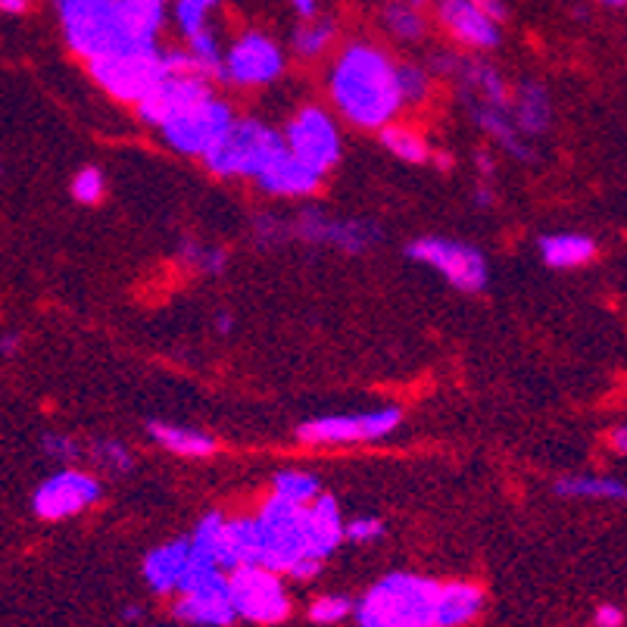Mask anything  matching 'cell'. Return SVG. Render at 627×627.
Segmentation results:
<instances>
[{
  "label": "cell",
  "mask_w": 627,
  "mask_h": 627,
  "mask_svg": "<svg viewBox=\"0 0 627 627\" xmlns=\"http://www.w3.org/2000/svg\"><path fill=\"white\" fill-rule=\"evenodd\" d=\"M437 580L394 572L353 606L360 627H437Z\"/></svg>",
  "instance_id": "cell-2"
},
{
  "label": "cell",
  "mask_w": 627,
  "mask_h": 627,
  "mask_svg": "<svg viewBox=\"0 0 627 627\" xmlns=\"http://www.w3.org/2000/svg\"><path fill=\"white\" fill-rule=\"evenodd\" d=\"M287 3H291L303 19L318 17V0H287Z\"/></svg>",
  "instance_id": "cell-45"
},
{
  "label": "cell",
  "mask_w": 627,
  "mask_h": 627,
  "mask_svg": "<svg viewBox=\"0 0 627 627\" xmlns=\"http://www.w3.org/2000/svg\"><path fill=\"white\" fill-rule=\"evenodd\" d=\"M594 625L596 627H621L625 625V611L618 609V606H611V603H606V606H599V609H596Z\"/></svg>",
  "instance_id": "cell-40"
},
{
  "label": "cell",
  "mask_w": 627,
  "mask_h": 627,
  "mask_svg": "<svg viewBox=\"0 0 627 627\" xmlns=\"http://www.w3.org/2000/svg\"><path fill=\"white\" fill-rule=\"evenodd\" d=\"M100 499V484L94 475L79 468H63L50 475L44 484H38L32 496V509L44 522H63L79 512L91 509Z\"/></svg>",
  "instance_id": "cell-13"
},
{
  "label": "cell",
  "mask_w": 627,
  "mask_h": 627,
  "mask_svg": "<svg viewBox=\"0 0 627 627\" xmlns=\"http://www.w3.org/2000/svg\"><path fill=\"white\" fill-rule=\"evenodd\" d=\"M284 153H287L284 134L269 129L260 119H234L229 132L200 160L213 175H222V179H234V175L256 179Z\"/></svg>",
  "instance_id": "cell-4"
},
{
  "label": "cell",
  "mask_w": 627,
  "mask_h": 627,
  "mask_svg": "<svg viewBox=\"0 0 627 627\" xmlns=\"http://www.w3.org/2000/svg\"><path fill=\"white\" fill-rule=\"evenodd\" d=\"M184 260H191V265H198L203 269L206 275H222L225 272V263H229V256H225V250L219 247H198V244H184Z\"/></svg>",
  "instance_id": "cell-36"
},
{
  "label": "cell",
  "mask_w": 627,
  "mask_h": 627,
  "mask_svg": "<svg viewBox=\"0 0 627 627\" xmlns=\"http://www.w3.org/2000/svg\"><path fill=\"white\" fill-rule=\"evenodd\" d=\"M556 494L572 499H625V484L603 475H568L556 481Z\"/></svg>",
  "instance_id": "cell-25"
},
{
  "label": "cell",
  "mask_w": 627,
  "mask_h": 627,
  "mask_svg": "<svg viewBox=\"0 0 627 627\" xmlns=\"http://www.w3.org/2000/svg\"><path fill=\"white\" fill-rule=\"evenodd\" d=\"M437 22L444 26L453 41L465 48L494 50L499 44V22L491 19L472 0H437Z\"/></svg>",
  "instance_id": "cell-16"
},
{
  "label": "cell",
  "mask_w": 627,
  "mask_h": 627,
  "mask_svg": "<svg viewBox=\"0 0 627 627\" xmlns=\"http://www.w3.org/2000/svg\"><path fill=\"white\" fill-rule=\"evenodd\" d=\"M22 347V337H19L17 331H7V334H0V356L3 360H13Z\"/></svg>",
  "instance_id": "cell-42"
},
{
  "label": "cell",
  "mask_w": 627,
  "mask_h": 627,
  "mask_svg": "<svg viewBox=\"0 0 627 627\" xmlns=\"http://www.w3.org/2000/svg\"><path fill=\"white\" fill-rule=\"evenodd\" d=\"M344 537L353 540V544H375V540L384 537V522L375 518V515H363V518L344 525Z\"/></svg>",
  "instance_id": "cell-38"
},
{
  "label": "cell",
  "mask_w": 627,
  "mask_h": 627,
  "mask_svg": "<svg viewBox=\"0 0 627 627\" xmlns=\"http://www.w3.org/2000/svg\"><path fill=\"white\" fill-rule=\"evenodd\" d=\"M406 3H413V7H418V3H428V0H406Z\"/></svg>",
  "instance_id": "cell-50"
},
{
  "label": "cell",
  "mask_w": 627,
  "mask_h": 627,
  "mask_svg": "<svg viewBox=\"0 0 627 627\" xmlns=\"http://www.w3.org/2000/svg\"><path fill=\"white\" fill-rule=\"evenodd\" d=\"M334 41H337V26H334L331 19L322 17L303 19V26L294 32V50H297L303 60L322 57Z\"/></svg>",
  "instance_id": "cell-28"
},
{
  "label": "cell",
  "mask_w": 627,
  "mask_h": 627,
  "mask_svg": "<svg viewBox=\"0 0 627 627\" xmlns=\"http://www.w3.org/2000/svg\"><path fill=\"white\" fill-rule=\"evenodd\" d=\"M210 3H219V0H210Z\"/></svg>",
  "instance_id": "cell-52"
},
{
  "label": "cell",
  "mask_w": 627,
  "mask_h": 627,
  "mask_svg": "<svg viewBox=\"0 0 627 627\" xmlns=\"http://www.w3.org/2000/svg\"><path fill=\"white\" fill-rule=\"evenodd\" d=\"M291 234L315 247H334L344 253H365L381 241V229L368 219H331L325 213L306 210L291 225Z\"/></svg>",
  "instance_id": "cell-14"
},
{
  "label": "cell",
  "mask_w": 627,
  "mask_h": 627,
  "mask_svg": "<svg viewBox=\"0 0 627 627\" xmlns=\"http://www.w3.org/2000/svg\"><path fill=\"white\" fill-rule=\"evenodd\" d=\"M53 10H57L69 50L79 53L84 63L119 53V50L144 48V44H132L129 38L122 0H53Z\"/></svg>",
  "instance_id": "cell-3"
},
{
  "label": "cell",
  "mask_w": 627,
  "mask_h": 627,
  "mask_svg": "<svg viewBox=\"0 0 627 627\" xmlns=\"http://www.w3.org/2000/svg\"><path fill=\"white\" fill-rule=\"evenodd\" d=\"M225 578L234 618H247L253 625H279L291 615V599L275 572L263 565H237Z\"/></svg>",
  "instance_id": "cell-6"
},
{
  "label": "cell",
  "mask_w": 627,
  "mask_h": 627,
  "mask_svg": "<svg viewBox=\"0 0 627 627\" xmlns=\"http://www.w3.org/2000/svg\"><path fill=\"white\" fill-rule=\"evenodd\" d=\"M188 559H191V540L188 537L172 540V544L153 549L144 559V578L156 594H175L184 568H188Z\"/></svg>",
  "instance_id": "cell-21"
},
{
  "label": "cell",
  "mask_w": 627,
  "mask_h": 627,
  "mask_svg": "<svg viewBox=\"0 0 627 627\" xmlns=\"http://www.w3.org/2000/svg\"><path fill=\"white\" fill-rule=\"evenodd\" d=\"M384 29L400 41H422L425 38V17L415 10L413 3L396 0V3H387V10H384Z\"/></svg>",
  "instance_id": "cell-30"
},
{
  "label": "cell",
  "mask_w": 627,
  "mask_h": 627,
  "mask_svg": "<svg viewBox=\"0 0 627 627\" xmlns=\"http://www.w3.org/2000/svg\"><path fill=\"white\" fill-rule=\"evenodd\" d=\"M253 234H256L260 244L272 247V244H281V241L291 234V225L275 219V215H256V219H253Z\"/></svg>",
  "instance_id": "cell-39"
},
{
  "label": "cell",
  "mask_w": 627,
  "mask_h": 627,
  "mask_svg": "<svg viewBox=\"0 0 627 627\" xmlns=\"http://www.w3.org/2000/svg\"><path fill=\"white\" fill-rule=\"evenodd\" d=\"M322 172H315L313 165L300 163L297 156L284 153L275 163L265 169L263 175H256L253 182L260 184V191L272 198H310L322 184Z\"/></svg>",
  "instance_id": "cell-18"
},
{
  "label": "cell",
  "mask_w": 627,
  "mask_h": 627,
  "mask_svg": "<svg viewBox=\"0 0 627 627\" xmlns=\"http://www.w3.org/2000/svg\"><path fill=\"white\" fill-rule=\"evenodd\" d=\"M347 615H353V603L347 596H318L310 606V621H315V625H337Z\"/></svg>",
  "instance_id": "cell-34"
},
{
  "label": "cell",
  "mask_w": 627,
  "mask_h": 627,
  "mask_svg": "<svg viewBox=\"0 0 627 627\" xmlns=\"http://www.w3.org/2000/svg\"><path fill=\"white\" fill-rule=\"evenodd\" d=\"M215 331L219 334H232L234 331V318L229 313H219L215 315Z\"/></svg>",
  "instance_id": "cell-47"
},
{
  "label": "cell",
  "mask_w": 627,
  "mask_h": 627,
  "mask_svg": "<svg viewBox=\"0 0 627 627\" xmlns=\"http://www.w3.org/2000/svg\"><path fill=\"white\" fill-rule=\"evenodd\" d=\"M210 94H213L210 79H203L200 72H182V75H163L134 107H138V117L148 125L163 129L169 119L182 117L184 110H191L194 103Z\"/></svg>",
  "instance_id": "cell-15"
},
{
  "label": "cell",
  "mask_w": 627,
  "mask_h": 627,
  "mask_svg": "<svg viewBox=\"0 0 627 627\" xmlns=\"http://www.w3.org/2000/svg\"><path fill=\"white\" fill-rule=\"evenodd\" d=\"M599 3H603L606 10H615V13H621L627 7V0H599Z\"/></svg>",
  "instance_id": "cell-48"
},
{
  "label": "cell",
  "mask_w": 627,
  "mask_h": 627,
  "mask_svg": "<svg viewBox=\"0 0 627 627\" xmlns=\"http://www.w3.org/2000/svg\"><path fill=\"white\" fill-rule=\"evenodd\" d=\"M303 534H306V559L325 562L344 540V518L337 499L328 494H318L303 509Z\"/></svg>",
  "instance_id": "cell-17"
},
{
  "label": "cell",
  "mask_w": 627,
  "mask_h": 627,
  "mask_svg": "<svg viewBox=\"0 0 627 627\" xmlns=\"http://www.w3.org/2000/svg\"><path fill=\"white\" fill-rule=\"evenodd\" d=\"M509 117L512 125L518 129L522 138H537L549 129L553 122V103L546 94L544 84L525 82L509 100Z\"/></svg>",
  "instance_id": "cell-20"
},
{
  "label": "cell",
  "mask_w": 627,
  "mask_h": 627,
  "mask_svg": "<svg viewBox=\"0 0 627 627\" xmlns=\"http://www.w3.org/2000/svg\"><path fill=\"white\" fill-rule=\"evenodd\" d=\"M125 618H129V621H138V618H141V606H129V609H125Z\"/></svg>",
  "instance_id": "cell-49"
},
{
  "label": "cell",
  "mask_w": 627,
  "mask_h": 627,
  "mask_svg": "<svg viewBox=\"0 0 627 627\" xmlns=\"http://www.w3.org/2000/svg\"><path fill=\"white\" fill-rule=\"evenodd\" d=\"M303 509L297 503H287L281 496H272L256 515L260 528V565L269 572H287L294 562L306 559V534H303Z\"/></svg>",
  "instance_id": "cell-8"
},
{
  "label": "cell",
  "mask_w": 627,
  "mask_h": 627,
  "mask_svg": "<svg viewBox=\"0 0 627 627\" xmlns=\"http://www.w3.org/2000/svg\"><path fill=\"white\" fill-rule=\"evenodd\" d=\"M0 179H3V163H0Z\"/></svg>",
  "instance_id": "cell-51"
},
{
  "label": "cell",
  "mask_w": 627,
  "mask_h": 627,
  "mask_svg": "<svg viewBox=\"0 0 627 627\" xmlns=\"http://www.w3.org/2000/svg\"><path fill=\"white\" fill-rule=\"evenodd\" d=\"M331 100L360 129L391 125L403 107L396 88V63L372 41H353L337 53L328 75Z\"/></svg>",
  "instance_id": "cell-1"
},
{
  "label": "cell",
  "mask_w": 627,
  "mask_h": 627,
  "mask_svg": "<svg viewBox=\"0 0 627 627\" xmlns=\"http://www.w3.org/2000/svg\"><path fill=\"white\" fill-rule=\"evenodd\" d=\"M381 144L391 150L396 160H403V163L422 165L431 160L428 141L418 132H413V129H406V125H394V122L384 125L381 129Z\"/></svg>",
  "instance_id": "cell-26"
},
{
  "label": "cell",
  "mask_w": 627,
  "mask_h": 627,
  "mask_svg": "<svg viewBox=\"0 0 627 627\" xmlns=\"http://www.w3.org/2000/svg\"><path fill=\"white\" fill-rule=\"evenodd\" d=\"M318 572H322V562H315V559H300L287 568V575L297 580H313Z\"/></svg>",
  "instance_id": "cell-41"
},
{
  "label": "cell",
  "mask_w": 627,
  "mask_h": 627,
  "mask_svg": "<svg viewBox=\"0 0 627 627\" xmlns=\"http://www.w3.org/2000/svg\"><path fill=\"white\" fill-rule=\"evenodd\" d=\"M41 449H44V456L53 459V463H75L79 456H82V449L79 444L67 437V434H44V441H41Z\"/></svg>",
  "instance_id": "cell-37"
},
{
  "label": "cell",
  "mask_w": 627,
  "mask_h": 627,
  "mask_svg": "<svg viewBox=\"0 0 627 627\" xmlns=\"http://www.w3.org/2000/svg\"><path fill=\"white\" fill-rule=\"evenodd\" d=\"M29 3H32V0H0V13H7V17H22V13L29 10Z\"/></svg>",
  "instance_id": "cell-44"
},
{
  "label": "cell",
  "mask_w": 627,
  "mask_h": 627,
  "mask_svg": "<svg viewBox=\"0 0 627 627\" xmlns=\"http://www.w3.org/2000/svg\"><path fill=\"white\" fill-rule=\"evenodd\" d=\"M184 50L191 53L194 67L203 79H222V44H219V34L213 26H206L203 32H198L194 38L184 41Z\"/></svg>",
  "instance_id": "cell-27"
},
{
  "label": "cell",
  "mask_w": 627,
  "mask_h": 627,
  "mask_svg": "<svg viewBox=\"0 0 627 627\" xmlns=\"http://www.w3.org/2000/svg\"><path fill=\"white\" fill-rule=\"evenodd\" d=\"M537 250H540V260L549 269H578V265H587L596 256V241L590 234L578 232L544 234L537 241Z\"/></svg>",
  "instance_id": "cell-22"
},
{
  "label": "cell",
  "mask_w": 627,
  "mask_h": 627,
  "mask_svg": "<svg viewBox=\"0 0 627 627\" xmlns=\"http://www.w3.org/2000/svg\"><path fill=\"white\" fill-rule=\"evenodd\" d=\"M472 3L481 7V10H484V13H487L491 19H496V22H503V19H506V7H503L499 0H472Z\"/></svg>",
  "instance_id": "cell-43"
},
{
  "label": "cell",
  "mask_w": 627,
  "mask_h": 627,
  "mask_svg": "<svg viewBox=\"0 0 627 627\" xmlns=\"http://www.w3.org/2000/svg\"><path fill=\"white\" fill-rule=\"evenodd\" d=\"M284 75V50L265 32H244L222 53V82L237 88H265Z\"/></svg>",
  "instance_id": "cell-10"
},
{
  "label": "cell",
  "mask_w": 627,
  "mask_h": 627,
  "mask_svg": "<svg viewBox=\"0 0 627 627\" xmlns=\"http://www.w3.org/2000/svg\"><path fill=\"white\" fill-rule=\"evenodd\" d=\"M609 444L615 446V453H618V456H625V449H627V428H625V425H618V428L611 431Z\"/></svg>",
  "instance_id": "cell-46"
},
{
  "label": "cell",
  "mask_w": 627,
  "mask_h": 627,
  "mask_svg": "<svg viewBox=\"0 0 627 627\" xmlns=\"http://www.w3.org/2000/svg\"><path fill=\"white\" fill-rule=\"evenodd\" d=\"M396 88L403 103H422L431 94V72L415 63H403L396 67Z\"/></svg>",
  "instance_id": "cell-32"
},
{
  "label": "cell",
  "mask_w": 627,
  "mask_h": 627,
  "mask_svg": "<svg viewBox=\"0 0 627 627\" xmlns=\"http://www.w3.org/2000/svg\"><path fill=\"white\" fill-rule=\"evenodd\" d=\"M284 148L291 156H297L300 163L313 165L315 172L325 175L331 165H337L341 160V132L325 110L306 107L291 119L284 132Z\"/></svg>",
  "instance_id": "cell-12"
},
{
  "label": "cell",
  "mask_w": 627,
  "mask_h": 627,
  "mask_svg": "<svg viewBox=\"0 0 627 627\" xmlns=\"http://www.w3.org/2000/svg\"><path fill=\"white\" fill-rule=\"evenodd\" d=\"M234 122V110L222 98H203L194 103L191 110H184L182 117L169 119L163 129V141L179 153L188 156H203L206 150L213 148L222 134L229 132V125Z\"/></svg>",
  "instance_id": "cell-11"
},
{
  "label": "cell",
  "mask_w": 627,
  "mask_h": 627,
  "mask_svg": "<svg viewBox=\"0 0 627 627\" xmlns=\"http://www.w3.org/2000/svg\"><path fill=\"white\" fill-rule=\"evenodd\" d=\"M463 100L465 107H468V113H472V119H475V125H478L487 138H494L496 144L506 150V153H512V156L522 160V163H534V160H537V153L528 148V141L512 125L509 110H496V107H487V103L472 98Z\"/></svg>",
  "instance_id": "cell-19"
},
{
  "label": "cell",
  "mask_w": 627,
  "mask_h": 627,
  "mask_svg": "<svg viewBox=\"0 0 627 627\" xmlns=\"http://www.w3.org/2000/svg\"><path fill=\"white\" fill-rule=\"evenodd\" d=\"M103 172H100L98 165H84L82 172L72 179V198L84 203V206H94L100 198H103Z\"/></svg>",
  "instance_id": "cell-35"
},
{
  "label": "cell",
  "mask_w": 627,
  "mask_h": 627,
  "mask_svg": "<svg viewBox=\"0 0 627 627\" xmlns=\"http://www.w3.org/2000/svg\"><path fill=\"white\" fill-rule=\"evenodd\" d=\"M91 456H94V463L103 465L107 472H117V475H125V472H132V453H129V446L122 444V441H98V444L91 446Z\"/></svg>",
  "instance_id": "cell-33"
},
{
  "label": "cell",
  "mask_w": 627,
  "mask_h": 627,
  "mask_svg": "<svg viewBox=\"0 0 627 627\" xmlns=\"http://www.w3.org/2000/svg\"><path fill=\"white\" fill-rule=\"evenodd\" d=\"M406 256L415 263L428 265L437 275H444L456 291L481 294L491 281V269L478 247L453 241V237H418L406 247Z\"/></svg>",
  "instance_id": "cell-7"
},
{
  "label": "cell",
  "mask_w": 627,
  "mask_h": 627,
  "mask_svg": "<svg viewBox=\"0 0 627 627\" xmlns=\"http://www.w3.org/2000/svg\"><path fill=\"white\" fill-rule=\"evenodd\" d=\"M148 434L153 444H160L175 456H188V459H203L213 456L215 441L210 434L194 428H179V425H165V422H150Z\"/></svg>",
  "instance_id": "cell-24"
},
{
  "label": "cell",
  "mask_w": 627,
  "mask_h": 627,
  "mask_svg": "<svg viewBox=\"0 0 627 627\" xmlns=\"http://www.w3.org/2000/svg\"><path fill=\"white\" fill-rule=\"evenodd\" d=\"M322 494V484L315 475H306V472H279L275 481H272V496H281L287 503H297V506H310L315 496Z\"/></svg>",
  "instance_id": "cell-29"
},
{
  "label": "cell",
  "mask_w": 627,
  "mask_h": 627,
  "mask_svg": "<svg viewBox=\"0 0 627 627\" xmlns=\"http://www.w3.org/2000/svg\"><path fill=\"white\" fill-rule=\"evenodd\" d=\"M215 3L210 0H172V22L182 34V41L203 32L206 26H213Z\"/></svg>",
  "instance_id": "cell-31"
},
{
  "label": "cell",
  "mask_w": 627,
  "mask_h": 627,
  "mask_svg": "<svg viewBox=\"0 0 627 627\" xmlns=\"http://www.w3.org/2000/svg\"><path fill=\"white\" fill-rule=\"evenodd\" d=\"M484 606V594L475 584H444L437 599V627L468 625Z\"/></svg>",
  "instance_id": "cell-23"
},
{
  "label": "cell",
  "mask_w": 627,
  "mask_h": 627,
  "mask_svg": "<svg viewBox=\"0 0 627 627\" xmlns=\"http://www.w3.org/2000/svg\"><path fill=\"white\" fill-rule=\"evenodd\" d=\"M403 413L396 406H381L372 413L350 415H322L310 418L297 428V441L306 446H347L365 441H384L387 434L400 428Z\"/></svg>",
  "instance_id": "cell-9"
},
{
  "label": "cell",
  "mask_w": 627,
  "mask_h": 627,
  "mask_svg": "<svg viewBox=\"0 0 627 627\" xmlns=\"http://www.w3.org/2000/svg\"><path fill=\"white\" fill-rule=\"evenodd\" d=\"M88 75L110 98L122 100V103H138L165 75L163 48L144 44V48H129L110 53V57L88 60Z\"/></svg>",
  "instance_id": "cell-5"
}]
</instances>
